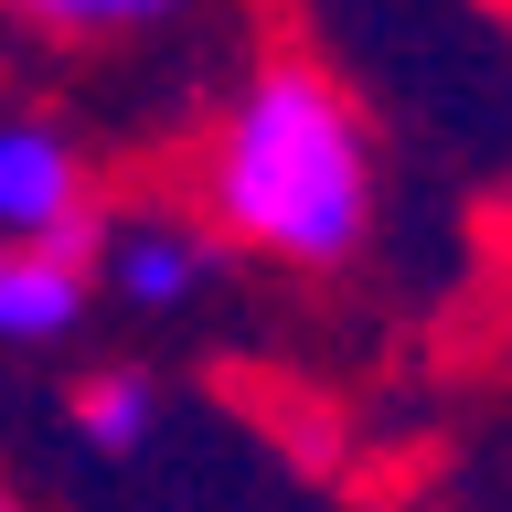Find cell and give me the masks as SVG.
Masks as SVG:
<instances>
[{
  "label": "cell",
  "instance_id": "cell-2",
  "mask_svg": "<svg viewBox=\"0 0 512 512\" xmlns=\"http://www.w3.org/2000/svg\"><path fill=\"white\" fill-rule=\"evenodd\" d=\"M107 235V192H96L75 128L0 107V246H43V256H96Z\"/></svg>",
  "mask_w": 512,
  "mask_h": 512
},
{
  "label": "cell",
  "instance_id": "cell-5",
  "mask_svg": "<svg viewBox=\"0 0 512 512\" xmlns=\"http://www.w3.org/2000/svg\"><path fill=\"white\" fill-rule=\"evenodd\" d=\"M150 427H160V384L139 374V363H96V374L75 384V438H86V448L128 459Z\"/></svg>",
  "mask_w": 512,
  "mask_h": 512
},
{
  "label": "cell",
  "instance_id": "cell-6",
  "mask_svg": "<svg viewBox=\"0 0 512 512\" xmlns=\"http://www.w3.org/2000/svg\"><path fill=\"white\" fill-rule=\"evenodd\" d=\"M22 32H43V43H128V32H160L182 22L192 0H0Z\"/></svg>",
  "mask_w": 512,
  "mask_h": 512
},
{
  "label": "cell",
  "instance_id": "cell-4",
  "mask_svg": "<svg viewBox=\"0 0 512 512\" xmlns=\"http://www.w3.org/2000/svg\"><path fill=\"white\" fill-rule=\"evenodd\" d=\"M86 299H96V267L86 256H43V246H0V342H64L86 331Z\"/></svg>",
  "mask_w": 512,
  "mask_h": 512
},
{
  "label": "cell",
  "instance_id": "cell-7",
  "mask_svg": "<svg viewBox=\"0 0 512 512\" xmlns=\"http://www.w3.org/2000/svg\"><path fill=\"white\" fill-rule=\"evenodd\" d=\"M0 512H11V502H0Z\"/></svg>",
  "mask_w": 512,
  "mask_h": 512
},
{
  "label": "cell",
  "instance_id": "cell-1",
  "mask_svg": "<svg viewBox=\"0 0 512 512\" xmlns=\"http://www.w3.org/2000/svg\"><path fill=\"white\" fill-rule=\"evenodd\" d=\"M374 128L310 54H267L214 107L192 150V214L235 256H267L288 278H342L374 246Z\"/></svg>",
  "mask_w": 512,
  "mask_h": 512
},
{
  "label": "cell",
  "instance_id": "cell-3",
  "mask_svg": "<svg viewBox=\"0 0 512 512\" xmlns=\"http://www.w3.org/2000/svg\"><path fill=\"white\" fill-rule=\"evenodd\" d=\"M86 267H96L107 299H128V310H182V299H203V278H214V235H203V214L128 203V214H107V235H96Z\"/></svg>",
  "mask_w": 512,
  "mask_h": 512
}]
</instances>
